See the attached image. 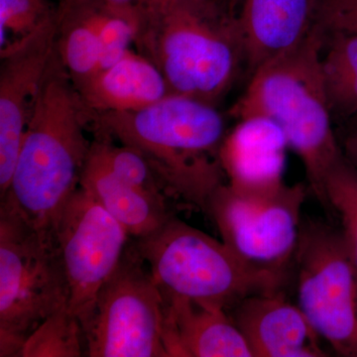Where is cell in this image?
<instances>
[{"label": "cell", "mask_w": 357, "mask_h": 357, "mask_svg": "<svg viewBox=\"0 0 357 357\" xmlns=\"http://www.w3.org/2000/svg\"><path fill=\"white\" fill-rule=\"evenodd\" d=\"M307 185H286L270 197L238 194L225 184L206 206L222 241L251 267L288 281L302 227Z\"/></svg>", "instance_id": "9c48e42d"}, {"label": "cell", "mask_w": 357, "mask_h": 357, "mask_svg": "<svg viewBox=\"0 0 357 357\" xmlns=\"http://www.w3.org/2000/svg\"><path fill=\"white\" fill-rule=\"evenodd\" d=\"M133 243L166 297L229 312L251 296L284 292L287 282L251 267L222 241L174 215Z\"/></svg>", "instance_id": "5b68a950"}, {"label": "cell", "mask_w": 357, "mask_h": 357, "mask_svg": "<svg viewBox=\"0 0 357 357\" xmlns=\"http://www.w3.org/2000/svg\"><path fill=\"white\" fill-rule=\"evenodd\" d=\"M174 1H176V0H174ZM185 1H203V0H185Z\"/></svg>", "instance_id": "f1b7e54d"}, {"label": "cell", "mask_w": 357, "mask_h": 357, "mask_svg": "<svg viewBox=\"0 0 357 357\" xmlns=\"http://www.w3.org/2000/svg\"><path fill=\"white\" fill-rule=\"evenodd\" d=\"M57 16L0 48V194L6 196L33 103L56 53Z\"/></svg>", "instance_id": "8fae6325"}, {"label": "cell", "mask_w": 357, "mask_h": 357, "mask_svg": "<svg viewBox=\"0 0 357 357\" xmlns=\"http://www.w3.org/2000/svg\"><path fill=\"white\" fill-rule=\"evenodd\" d=\"M89 112L57 54L45 75L1 208L51 231L81 183L91 143Z\"/></svg>", "instance_id": "7a4b0ae2"}, {"label": "cell", "mask_w": 357, "mask_h": 357, "mask_svg": "<svg viewBox=\"0 0 357 357\" xmlns=\"http://www.w3.org/2000/svg\"><path fill=\"white\" fill-rule=\"evenodd\" d=\"M95 136L137 149L149 162L168 198L206 213L227 184L220 148L227 136L215 105L169 95L144 109L89 114Z\"/></svg>", "instance_id": "6da1fadb"}, {"label": "cell", "mask_w": 357, "mask_h": 357, "mask_svg": "<svg viewBox=\"0 0 357 357\" xmlns=\"http://www.w3.org/2000/svg\"><path fill=\"white\" fill-rule=\"evenodd\" d=\"M241 4L236 17L250 75L297 48L314 29L317 0H243Z\"/></svg>", "instance_id": "5bb4252c"}, {"label": "cell", "mask_w": 357, "mask_h": 357, "mask_svg": "<svg viewBox=\"0 0 357 357\" xmlns=\"http://www.w3.org/2000/svg\"><path fill=\"white\" fill-rule=\"evenodd\" d=\"M96 4L98 0H61L57 8L56 54L75 86L100 68Z\"/></svg>", "instance_id": "ac0fdd59"}, {"label": "cell", "mask_w": 357, "mask_h": 357, "mask_svg": "<svg viewBox=\"0 0 357 357\" xmlns=\"http://www.w3.org/2000/svg\"><path fill=\"white\" fill-rule=\"evenodd\" d=\"M292 272L312 328L338 356L357 357V271L340 230L303 220Z\"/></svg>", "instance_id": "ba28073f"}, {"label": "cell", "mask_w": 357, "mask_h": 357, "mask_svg": "<svg viewBox=\"0 0 357 357\" xmlns=\"http://www.w3.org/2000/svg\"><path fill=\"white\" fill-rule=\"evenodd\" d=\"M174 0H148L147 15L161 13L173 3Z\"/></svg>", "instance_id": "4316f807"}, {"label": "cell", "mask_w": 357, "mask_h": 357, "mask_svg": "<svg viewBox=\"0 0 357 357\" xmlns=\"http://www.w3.org/2000/svg\"><path fill=\"white\" fill-rule=\"evenodd\" d=\"M79 185L102 204L132 238L151 234L172 217L167 202L159 201L117 177L93 144Z\"/></svg>", "instance_id": "e0dca14e"}, {"label": "cell", "mask_w": 357, "mask_h": 357, "mask_svg": "<svg viewBox=\"0 0 357 357\" xmlns=\"http://www.w3.org/2000/svg\"><path fill=\"white\" fill-rule=\"evenodd\" d=\"M220 148L227 184L243 196L270 197L285 187V134L266 117L237 121Z\"/></svg>", "instance_id": "7c38bea8"}, {"label": "cell", "mask_w": 357, "mask_h": 357, "mask_svg": "<svg viewBox=\"0 0 357 357\" xmlns=\"http://www.w3.org/2000/svg\"><path fill=\"white\" fill-rule=\"evenodd\" d=\"M135 45L163 75L170 95L215 107L244 63L236 15L211 0H176L145 14Z\"/></svg>", "instance_id": "277c9868"}, {"label": "cell", "mask_w": 357, "mask_h": 357, "mask_svg": "<svg viewBox=\"0 0 357 357\" xmlns=\"http://www.w3.org/2000/svg\"><path fill=\"white\" fill-rule=\"evenodd\" d=\"M227 312L253 357L330 356L299 306L289 302L284 292L251 296Z\"/></svg>", "instance_id": "4fadbf2b"}, {"label": "cell", "mask_w": 357, "mask_h": 357, "mask_svg": "<svg viewBox=\"0 0 357 357\" xmlns=\"http://www.w3.org/2000/svg\"><path fill=\"white\" fill-rule=\"evenodd\" d=\"M356 123H357V122H356Z\"/></svg>", "instance_id": "f546056e"}, {"label": "cell", "mask_w": 357, "mask_h": 357, "mask_svg": "<svg viewBox=\"0 0 357 357\" xmlns=\"http://www.w3.org/2000/svg\"><path fill=\"white\" fill-rule=\"evenodd\" d=\"M324 41L314 25L297 48L256 70L230 114L237 121L266 117L280 126L302 161L310 191L326 211V176L342 153L321 72Z\"/></svg>", "instance_id": "3957f363"}, {"label": "cell", "mask_w": 357, "mask_h": 357, "mask_svg": "<svg viewBox=\"0 0 357 357\" xmlns=\"http://www.w3.org/2000/svg\"><path fill=\"white\" fill-rule=\"evenodd\" d=\"M102 1L114 10L142 16L146 13L148 6V0H102Z\"/></svg>", "instance_id": "484cf974"}, {"label": "cell", "mask_w": 357, "mask_h": 357, "mask_svg": "<svg viewBox=\"0 0 357 357\" xmlns=\"http://www.w3.org/2000/svg\"><path fill=\"white\" fill-rule=\"evenodd\" d=\"M91 144L117 177L159 201L167 202L168 196L163 185L137 149L124 144L116 146L114 141L100 136H95Z\"/></svg>", "instance_id": "7402d4cb"}, {"label": "cell", "mask_w": 357, "mask_h": 357, "mask_svg": "<svg viewBox=\"0 0 357 357\" xmlns=\"http://www.w3.org/2000/svg\"><path fill=\"white\" fill-rule=\"evenodd\" d=\"M321 72L335 123L357 116V35L325 34Z\"/></svg>", "instance_id": "d6986e66"}, {"label": "cell", "mask_w": 357, "mask_h": 357, "mask_svg": "<svg viewBox=\"0 0 357 357\" xmlns=\"http://www.w3.org/2000/svg\"><path fill=\"white\" fill-rule=\"evenodd\" d=\"M314 25L324 34L357 35V0H317Z\"/></svg>", "instance_id": "cb8c5ba5"}, {"label": "cell", "mask_w": 357, "mask_h": 357, "mask_svg": "<svg viewBox=\"0 0 357 357\" xmlns=\"http://www.w3.org/2000/svg\"><path fill=\"white\" fill-rule=\"evenodd\" d=\"M243 2V0H225V6L230 13L234 14V9Z\"/></svg>", "instance_id": "83f0119b"}, {"label": "cell", "mask_w": 357, "mask_h": 357, "mask_svg": "<svg viewBox=\"0 0 357 357\" xmlns=\"http://www.w3.org/2000/svg\"><path fill=\"white\" fill-rule=\"evenodd\" d=\"M164 318L163 295L133 241L129 243L81 319L86 356L168 357Z\"/></svg>", "instance_id": "52a82bcc"}, {"label": "cell", "mask_w": 357, "mask_h": 357, "mask_svg": "<svg viewBox=\"0 0 357 357\" xmlns=\"http://www.w3.org/2000/svg\"><path fill=\"white\" fill-rule=\"evenodd\" d=\"M20 356H86L81 321L69 307L54 312L26 340Z\"/></svg>", "instance_id": "ffe728a7"}, {"label": "cell", "mask_w": 357, "mask_h": 357, "mask_svg": "<svg viewBox=\"0 0 357 357\" xmlns=\"http://www.w3.org/2000/svg\"><path fill=\"white\" fill-rule=\"evenodd\" d=\"M338 141L345 161L357 174V123L352 124Z\"/></svg>", "instance_id": "d4e9b609"}, {"label": "cell", "mask_w": 357, "mask_h": 357, "mask_svg": "<svg viewBox=\"0 0 357 357\" xmlns=\"http://www.w3.org/2000/svg\"><path fill=\"white\" fill-rule=\"evenodd\" d=\"M164 345L168 357H253L229 312L166 297Z\"/></svg>", "instance_id": "9a60e30c"}, {"label": "cell", "mask_w": 357, "mask_h": 357, "mask_svg": "<svg viewBox=\"0 0 357 357\" xmlns=\"http://www.w3.org/2000/svg\"><path fill=\"white\" fill-rule=\"evenodd\" d=\"M326 211L335 213L340 232L357 271V174L342 157L326 178Z\"/></svg>", "instance_id": "44dd1931"}, {"label": "cell", "mask_w": 357, "mask_h": 357, "mask_svg": "<svg viewBox=\"0 0 357 357\" xmlns=\"http://www.w3.org/2000/svg\"><path fill=\"white\" fill-rule=\"evenodd\" d=\"M51 232L67 280L70 311L81 321L121 263L130 236L81 185Z\"/></svg>", "instance_id": "30bf717a"}, {"label": "cell", "mask_w": 357, "mask_h": 357, "mask_svg": "<svg viewBox=\"0 0 357 357\" xmlns=\"http://www.w3.org/2000/svg\"><path fill=\"white\" fill-rule=\"evenodd\" d=\"M65 307L69 290L52 232L0 208V356L20 357L29 335Z\"/></svg>", "instance_id": "8992f818"}, {"label": "cell", "mask_w": 357, "mask_h": 357, "mask_svg": "<svg viewBox=\"0 0 357 357\" xmlns=\"http://www.w3.org/2000/svg\"><path fill=\"white\" fill-rule=\"evenodd\" d=\"M57 16L49 0H0V48L24 38Z\"/></svg>", "instance_id": "603a6c76"}, {"label": "cell", "mask_w": 357, "mask_h": 357, "mask_svg": "<svg viewBox=\"0 0 357 357\" xmlns=\"http://www.w3.org/2000/svg\"><path fill=\"white\" fill-rule=\"evenodd\" d=\"M75 86L91 114L136 112L170 95L158 68L132 50Z\"/></svg>", "instance_id": "2e32d148"}]
</instances>
